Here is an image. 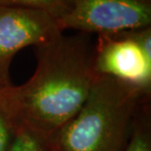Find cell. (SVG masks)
<instances>
[{
    "mask_svg": "<svg viewBox=\"0 0 151 151\" xmlns=\"http://www.w3.org/2000/svg\"><path fill=\"white\" fill-rule=\"evenodd\" d=\"M93 51L90 35L80 32L35 47L33 76L0 88V101L16 125L55 137L81 110L97 78Z\"/></svg>",
    "mask_w": 151,
    "mask_h": 151,
    "instance_id": "6da1fadb",
    "label": "cell"
},
{
    "mask_svg": "<svg viewBox=\"0 0 151 151\" xmlns=\"http://www.w3.org/2000/svg\"><path fill=\"white\" fill-rule=\"evenodd\" d=\"M148 94L98 75L78 114L55 137L59 151H124Z\"/></svg>",
    "mask_w": 151,
    "mask_h": 151,
    "instance_id": "7a4b0ae2",
    "label": "cell"
},
{
    "mask_svg": "<svg viewBox=\"0 0 151 151\" xmlns=\"http://www.w3.org/2000/svg\"><path fill=\"white\" fill-rule=\"evenodd\" d=\"M60 29L90 35L114 34L151 27V0H72L57 22Z\"/></svg>",
    "mask_w": 151,
    "mask_h": 151,
    "instance_id": "3957f363",
    "label": "cell"
},
{
    "mask_svg": "<svg viewBox=\"0 0 151 151\" xmlns=\"http://www.w3.org/2000/svg\"><path fill=\"white\" fill-rule=\"evenodd\" d=\"M62 33L57 21L45 12L0 6V87L12 84L9 69L19 51L41 46Z\"/></svg>",
    "mask_w": 151,
    "mask_h": 151,
    "instance_id": "277c9868",
    "label": "cell"
},
{
    "mask_svg": "<svg viewBox=\"0 0 151 151\" xmlns=\"http://www.w3.org/2000/svg\"><path fill=\"white\" fill-rule=\"evenodd\" d=\"M93 65L98 75L111 77L150 95L151 58L143 52L131 30L97 35Z\"/></svg>",
    "mask_w": 151,
    "mask_h": 151,
    "instance_id": "5b68a950",
    "label": "cell"
},
{
    "mask_svg": "<svg viewBox=\"0 0 151 151\" xmlns=\"http://www.w3.org/2000/svg\"><path fill=\"white\" fill-rule=\"evenodd\" d=\"M7 151H59L55 137L17 125Z\"/></svg>",
    "mask_w": 151,
    "mask_h": 151,
    "instance_id": "8992f818",
    "label": "cell"
},
{
    "mask_svg": "<svg viewBox=\"0 0 151 151\" xmlns=\"http://www.w3.org/2000/svg\"><path fill=\"white\" fill-rule=\"evenodd\" d=\"M0 6L30 8L47 13L58 22L68 14L72 0H0Z\"/></svg>",
    "mask_w": 151,
    "mask_h": 151,
    "instance_id": "52a82bcc",
    "label": "cell"
},
{
    "mask_svg": "<svg viewBox=\"0 0 151 151\" xmlns=\"http://www.w3.org/2000/svg\"><path fill=\"white\" fill-rule=\"evenodd\" d=\"M139 111L134 119L133 129L124 151H151L150 130L146 121L147 118L145 116L144 121H141L142 117H139Z\"/></svg>",
    "mask_w": 151,
    "mask_h": 151,
    "instance_id": "ba28073f",
    "label": "cell"
},
{
    "mask_svg": "<svg viewBox=\"0 0 151 151\" xmlns=\"http://www.w3.org/2000/svg\"><path fill=\"white\" fill-rule=\"evenodd\" d=\"M17 125L0 101V151H7Z\"/></svg>",
    "mask_w": 151,
    "mask_h": 151,
    "instance_id": "9c48e42d",
    "label": "cell"
},
{
    "mask_svg": "<svg viewBox=\"0 0 151 151\" xmlns=\"http://www.w3.org/2000/svg\"><path fill=\"white\" fill-rule=\"evenodd\" d=\"M0 88H1V87H0Z\"/></svg>",
    "mask_w": 151,
    "mask_h": 151,
    "instance_id": "30bf717a",
    "label": "cell"
}]
</instances>
